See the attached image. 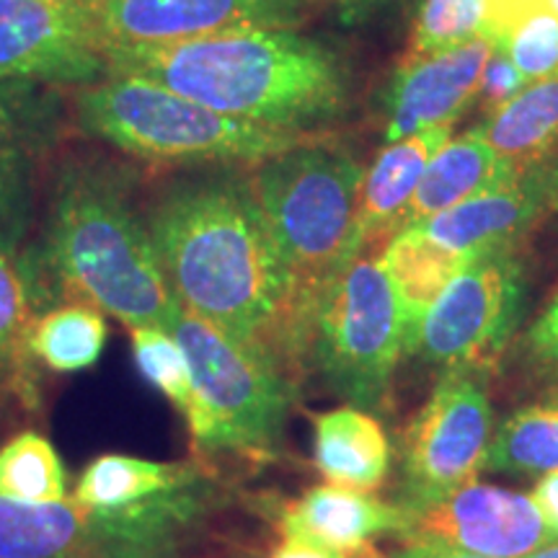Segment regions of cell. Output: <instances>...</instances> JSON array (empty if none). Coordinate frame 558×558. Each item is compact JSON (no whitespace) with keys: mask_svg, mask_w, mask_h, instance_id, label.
I'll use <instances>...</instances> for the list:
<instances>
[{"mask_svg":"<svg viewBox=\"0 0 558 558\" xmlns=\"http://www.w3.org/2000/svg\"><path fill=\"white\" fill-rule=\"evenodd\" d=\"M137 173L99 156H70L54 171L37 241L16 269L34 316L60 303H90L128 329H171L173 295L145 209L135 205Z\"/></svg>","mask_w":558,"mask_h":558,"instance_id":"obj_1","label":"cell"},{"mask_svg":"<svg viewBox=\"0 0 558 558\" xmlns=\"http://www.w3.org/2000/svg\"><path fill=\"white\" fill-rule=\"evenodd\" d=\"M145 220L179 303L239 344L277 357L292 275L256 205L248 173L207 171L163 181Z\"/></svg>","mask_w":558,"mask_h":558,"instance_id":"obj_2","label":"cell"},{"mask_svg":"<svg viewBox=\"0 0 558 558\" xmlns=\"http://www.w3.org/2000/svg\"><path fill=\"white\" fill-rule=\"evenodd\" d=\"M109 73L135 75L220 114L316 132L352 101V73L331 45L300 29H243L179 45L104 50Z\"/></svg>","mask_w":558,"mask_h":558,"instance_id":"obj_3","label":"cell"},{"mask_svg":"<svg viewBox=\"0 0 558 558\" xmlns=\"http://www.w3.org/2000/svg\"><path fill=\"white\" fill-rule=\"evenodd\" d=\"M362 181L365 166L326 137L264 158L248 171L256 205L292 275V300L275 349L279 360L295 362L313 298L362 254Z\"/></svg>","mask_w":558,"mask_h":558,"instance_id":"obj_4","label":"cell"},{"mask_svg":"<svg viewBox=\"0 0 558 558\" xmlns=\"http://www.w3.org/2000/svg\"><path fill=\"white\" fill-rule=\"evenodd\" d=\"M68 111L88 137L158 166L259 163L324 137L235 120L153 81L117 73L70 88Z\"/></svg>","mask_w":558,"mask_h":558,"instance_id":"obj_5","label":"cell"},{"mask_svg":"<svg viewBox=\"0 0 558 558\" xmlns=\"http://www.w3.org/2000/svg\"><path fill=\"white\" fill-rule=\"evenodd\" d=\"M169 331L192 367L194 399L184 418L194 450L275 456L300 390L282 362L259 347L239 344L181 303Z\"/></svg>","mask_w":558,"mask_h":558,"instance_id":"obj_6","label":"cell"},{"mask_svg":"<svg viewBox=\"0 0 558 558\" xmlns=\"http://www.w3.org/2000/svg\"><path fill=\"white\" fill-rule=\"evenodd\" d=\"M407 354L403 311L378 256L365 251L313 298L298 352V375L316 373L349 407L383 411Z\"/></svg>","mask_w":558,"mask_h":558,"instance_id":"obj_7","label":"cell"},{"mask_svg":"<svg viewBox=\"0 0 558 558\" xmlns=\"http://www.w3.org/2000/svg\"><path fill=\"white\" fill-rule=\"evenodd\" d=\"M494 437L488 373L476 367L442 369L429 399L401 437L399 505L409 520L450 497L486 465Z\"/></svg>","mask_w":558,"mask_h":558,"instance_id":"obj_8","label":"cell"},{"mask_svg":"<svg viewBox=\"0 0 558 558\" xmlns=\"http://www.w3.org/2000/svg\"><path fill=\"white\" fill-rule=\"evenodd\" d=\"M525 298V264L518 246L473 254L432 303L407 354L442 369L492 373L518 331Z\"/></svg>","mask_w":558,"mask_h":558,"instance_id":"obj_9","label":"cell"},{"mask_svg":"<svg viewBox=\"0 0 558 558\" xmlns=\"http://www.w3.org/2000/svg\"><path fill=\"white\" fill-rule=\"evenodd\" d=\"M107 75L88 0H0V81L78 88Z\"/></svg>","mask_w":558,"mask_h":558,"instance_id":"obj_10","label":"cell"},{"mask_svg":"<svg viewBox=\"0 0 558 558\" xmlns=\"http://www.w3.org/2000/svg\"><path fill=\"white\" fill-rule=\"evenodd\" d=\"M104 50L160 47L243 29H300L313 0H88Z\"/></svg>","mask_w":558,"mask_h":558,"instance_id":"obj_11","label":"cell"},{"mask_svg":"<svg viewBox=\"0 0 558 558\" xmlns=\"http://www.w3.org/2000/svg\"><path fill=\"white\" fill-rule=\"evenodd\" d=\"M62 101L54 86L0 81V251L13 262L29 243L39 171L62 132Z\"/></svg>","mask_w":558,"mask_h":558,"instance_id":"obj_12","label":"cell"},{"mask_svg":"<svg viewBox=\"0 0 558 558\" xmlns=\"http://www.w3.org/2000/svg\"><path fill=\"white\" fill-rule=\"evenodd\" d=\"M399 541L439 543L481 558H527L554 535L525 494L469 481L418 512Z\"/></svg>","mask_w":558,"mask_h":558,"instance_id":"obj_13","label":"cell"},{"mask_svg":"<svg viewBox=\"0 0 558 558\" xmlns=\"http://www.w3.org/2000/svg\"><path fill=\"white\" fill-rule=\"evenodd\" d=\"M558 209V150L522 166L512 179L463 205L416 226L432 241L460 254L518 246L522 235L538 228Z\"/></svg>","mask_w":558,"mask_h":558,"instance_id":"obj_14","label":"cell"},{"mask_svg":"<svg viewBox=\"0 0 558 558\" xmlns=\"http://www.w3.org/2000/svg\"><path fill=\"white\" fill-rule=\"evenodd\" d=\"M492 50V41L476 39L456 50L403 60L390 83L386 143L456 122L476 101Z\"/></svg>","mask_w":558,"mask_h":558,"instance_id":"obj_15","label":"cell"},{"mask_svg":"<svg viewBox=\"0 0 558 558\" xmlns=\"http://www.w3.org/2000/svg\"><path fill=\"white\" fill-rule=\"evenodd\" d=\"M409 514L367 492L313 486L279 512L282 538L308 543L341 558H362L380 535H407Z\"/></svg>","mask_w":558,"mask_h":558,"instance_id":"obj_16","label":"cell"},{"mask_svg":"<svg viewBox=\"0 0 558 558\" xmlns=\"http://www.w3.org/2000/svg\"><path fill=\"white\" fill-rule=\"evenodd\" d=\"M450 137L452 124H439L386 143L375 156L373 166L365 169L360 194L357 241L362 251L375 243L386 246L393 239L396 222L414 197L424 171Z\"/></svg>","mask_w":558,"mask_h":558,"instance_id":"obj_17","label":"cell"},{"mask_svg":"<svg viewBox=\"0 0 558 558\" xmlns=\"http://www.w3.org/2000/svg\"><path fill=\"white\" fill-rule=\"evenodd\" d=\"M520 169L507 163L499 153H494L476 132L469 130L463 135L450 137L442 150L432 158V163L418 181L414 197L396 222L393 235L403 230L422 226L424 220L439 213L463 205L471 197H478L501 181L512 179Z\"/></svg>","mask_w":558,"mask_h":558,"instance_id":"obj_18","label":"cell"},{"mask_svg":"<svg viewBox=\"0 0 558 558\" xmlns=\"http://www.w3.org/2000/svg\"><path fill=\"white\" fill-rule=\"evenodd\" d=\"M390 439L369 411L344 407L313 416V465L331 486L375 492L388 481Z\"/></svg>","mask_w":558,"mask_h":558,"instance_id":"obj_19","label":"cell"},{"mask_svg":"<svg viewBox=\"0 0 558 558\" xmlns=\"http://www.w3.org/2000/svg\"><path fill=\"white\" fill-rule=\"evenodd\" d=\"M471 256L473 254H460V251L432 241L418 228L403 230L383 246L378 262L401 303L407 352L432 303L439 298V292L448 288L450 279L465 267Z\"/></svg>","mask_w":558,"mask_h":558,"instance_id":"obj_20","label":"cell"},{"mask_svg":"<svg viewBox=\"0 0 558 558\" xmlns=\"http://www.w3.org/2000/svg\"><path fill=\"white\" fill-rule=\"evenodd\" d=\"M473 132L514 169L550 156L558 150V73L530 83Z\"/></svg>","mask_w":558,"mask_h":558,"instance_id":"obj_21","label":"cell"},{"mask_svg":"<svg viewBox=\"0 0 558 558\" xmlns=\"http://www.w3.org/2000/svg\"><path fill=\"white\" fill-rule=\"evenodd\" d=\"M0 558H90L86 509L73 497L52 505L0 499Z\"/></svg>","mask_w":558,"mask_h":558,"instance_id":"obj_22","label":"cell"},{"mask_svg":"<svg viewBox=\"0 0 558 558\" xmlns=\"http://www.w3.org/2000/svg\"><path fill=\"white\" fill-rule=\"evenodd\" d=\"M109 341L107 313L90 303H60L32 318L29 352L54 375H75L99 365Z\"/></svg>","mask_w":558,"mask_h":558,"instance_id":"obj_23","label":"cell"},{"mask_svg":"<svg viewBox=\"0 0 558 558\" xmlns=\"http://www.w3.org/2000/svg\"><path fill=\"white\" fill-rule=\"evenodd\" d=\"M197 465L199 460L160 463V460L124 456V452H104L81 471L73 499L83 507L96 509L135 505L181 484L186 476H192Z\"/></svg>","mask_w":558,"mask_h":558,"instance_id":"obj_24","label":"cell"},{"mask_svg":"<svg viewBox=\"0 0 558 558\" xmlns=\"http://www.w3.org/2000/svg\"><path fill=\"white\" fill-rule=\"evenodd\" d=\"M484 469L514 476H543L558 469V390H548L499 424Z\"/></svg>","mask_w":558,"mask_h":558,"instance_id":"obj_25","label":"cell"},{"mask_svg":"<svg viewBox=\"0 0 558 558\" xmlns=\"http://www.w3.org/2000/svg\"><path fill=\"white\" fill-rule=\"evenodd\" d=\"M32 303L16 262L0 251V390H9L26 411H41L39 365L29 352Z\"/></svg>","mask_w":558,"mask_h":558,"instance_id":"obj_26","label":"cell"},{"mask_svg":"<svg viewBox=\"0 0 558 558\" xmlns=\"http://www.w3.org/2000/svg\"><path fill=\"white\" fill-rule=\"evenodd\" d=\"M0 499L52 505L68 499V473L54 445L26 429L0 448Z\"/></svg>","mask_w":558,"mask_h":558,"instance_id":"obj_27","label":"cell"},{"mask_svg":"<svg viewBox=\"0 0 558 558\" xmlns=\"http://www.w3.org/2000/svg\"><path fill=\"white\" fill-rule=\"evenodd\" d=\"M476 39L492 41L488 0H418L409 58L456 50Z\"/></svg>","mask_w":558,"mask_h":558,"instance_id":"obj_28","label":"cell"},{"mask_svg":"<svg viewBox=\"0 0 558 558\" xmlns=\"http://www.w3.org/2000/svg\"><path fill=\"white\" fill-rule=\"evenodd\" d=\"M130 341L132 360L143 380L184 416L194 399V378L177 337L158 326H140L130 329Z\"/></svg>","mask_w":558,"mask_h":558,"instance_id":"obj_29","label":"cell"},{"mask_svg":"<svg viewBox=\"0 0 558 558\" xmlns=\"http://www.w3.org/2000/svg\"><path fill=\"white\" fill-rule=\"evenodd\" d=\"M494 47L505 50L527 86L548 78L558 73V16L546 3L535 5L522 13Z\"/></svg>","mask_w":558,"mask_h":558,"instance_id":"obj_30","label":"cell"},{"mask_svg":"<svg viewBox=\"0 0 558 558\" xmlns=\"http://www.w3.org/2000/svg\"><path fill=\"white\" fill-rule=\"evenodd\" d=\"M522 354L533 378L548 390H558V292L527 329L522 339Z\"/></svg>","mask_w":558,"mask_h":558,"instance_id":"obj_31","label":"cell"},{"mask_svg":"<svg viewBox=\"0 0 558 558\" xmlns=\"http://www.w3.org/2000/svg\"><path fill=\"white\" fill-rule=\"evenodd\" d=\"M525 86L527 81L522 78L518 68L509 62L505 50L494 47L486 60L484 73H481L476 101L481 104V109H484L486 114H492V111H497L499 107H505V104L512 101Z\"/></svg>","mask_w":558,"mask_h":558,"instance_id":"obj_32","label":"cell"},{"mask_svg":"<svg viewBox=\"0 0 558 558\" xmlns=\"http://www.w3.org/2000/svg\"><path fill=\"white\" fill-rule=\"evenodd\" d=\"M530 501L538 509L543 525L548 527V533L558 538V469L543 473L538 484L530 492Z\"/></svg>","mask_w":558,"mask_h":558,"instance_id":"obj_33","label":"cell"},{"mask_svg":"<svg viewBox=\"0 0 558 558\" xmlns=\"http://www.w3.org/2000/svg\"><path fill=\"white\" fill-rule=\"evenodd\" d=\"M362 558H481L473 554H463V550L439 546V543L427 541H401V546L390 554H380V550H367Z\"/></svg>","mask_w":558,"mask_h":558,"instance_id":"obj_34","label":"cell"},{"mask_svg":"<svg viewBox=\"0 0 558 558\" xmlns=\"http://www.w3.org/2000/svg\"><path fill=\"white\" fill-rule=\"evenodd\" d=\"M546 0H488V9H492V45L505 37L509 26L518 21L522 13L533 11L535 5H543Z\"/></svg>","mask_w":558,"mask_h":558,"instance_id":"obj_35","label":"cell"},{"mask_svg":"<svg viewBox=\"0 0 558 558\" xmlns=\"http://www.w3.org/2000/svg\"><path fill=\"white\" fill-rule=\"evenodd\" d=\"M313 3L318 5V11L331 9L344 24H360V21L373 16L386 0H313Z\"/></svg>","mask_w":558,"mask_h":558,"instance_id":"obj_36","label":"cell"},{"mask_svg":"<svg viewBox=\"0 0 558 558\" xmlns=\"http://www.w3.org/2000/svg\"><path fill=\"white\" fill-rule=\"evenodd\" d=\"M269 558H341V556L329 554V550H324V548L308 546V543L282 538V543H279V546L271 548Z\"/></svg>","mask_w":558,"mask_h":558,"instance_id":"obj_37","label":"cell"},{"mask_svg":"<svg viewBox=\"0 0 558 558\" xmlns=\"http://www.w3.org/2000/svg\"><path fill=\"white\" fill-rule=\"evenodd\" d=\"M527 558H558V538L548 541L546 546H541L535 554H530Z\"/></svg>","mask_w":558,"mask_h":558,"instance_id":"obj_38","label":"cell"},{"mask_svg":"<svg viewBox=\"0 0 558 558\" xmlns=\"http://www.w3.org/2000/svg\"><path fill=\"white\" fill-rule=\"evenodd\" d=\"M546 5H548V9H550V11H554V13H556V16H558V0H546Z\"/></svg>","mask_w":558,"mask_h":558,"instance_id":"obj_39","label":"cell"}]
</instances>
